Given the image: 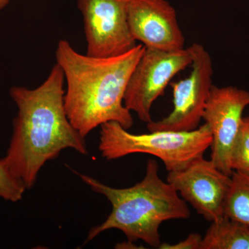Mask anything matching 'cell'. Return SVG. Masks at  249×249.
Here are the masks:
<instances>
[{
	"label": "cell",
	"instance_id": "8992f818",
	"mask_svg": "<svg viewBox=\"0 0 249 249\" xmlns=\"http://www.w3.org/2000/svg\"><path fill=\"white\" fill-rule=\"evenodd\" d=\"M188 47L193 55L191 74L183 80L170 83L173 111L161 120L147 124L150 132H188L199 127L213 85V66L212 58L204 46L196 42Z\"/></svg>",
	"mask_w": 249,
	"mask_h": 249
},
{
	"label": "cell",
	"instance_id": "3957f363",
	"mask_svg": "<svg viewBox=\"0 0 249 249\" xmlns=\"http://www.w3.org/2000/svg\"><path fill=\"white\" fill-rule=\"evenodd\" d=\"M158 170L157 160H148L142 181L121 189L73 170L93 192L106 196L112 207L106 220L89 231L86 242L93 240L101 232L117 229L124 232L130 242L142 240L158 249L161 244L160 228L162 223L191 217L186 201L180 197L171 184L160 178Z\"/></svg>",
	"mask_w": 249,
	"mask_h": 249
},
{
	"label": "cell",
	"instance_id": "9a60e30c",
	"mask_svg": "<svg viewBox=\"0 0 249 249\" xmlns=\"http://www.w3.org/2000/svg\"><path fill=\"white\" fill-rule=\"evenodd\" d=\"M202 237L199 234H190L185 240L177 244L170 245L168 243L160 244V249H200Z\"/></svg>",
	"mask_w": 249,
	"mask_h": 249
},
{
	"label": "cell",
	"instance_id": "5b68a950",
	"mask_svg": "<svg viewBox=\"0 0 249 249\" xmlns=\"http://www.w3.org/2000/svg\"><path fill=\"white\" fill-rule=\"evenodd\" d=\"M189 47L177 51L145 48L129 78L124 105L142 122H151V109L172 79L191 65Z\"/></svg>",
	"mask_w": 249,
	"mask_h": 249
},
{
	"label": "cell",
	"instance_id": "5bb4252c",
	"mask_svg": "<svg viewBox=\"0 0 249 249\" xmlns=\"http://www.w3.org/2000/svg\"><path fill=\"white\" fill-rule=\"evenodd\" d=\"M231 167L232 172L249 176V127L245 120L232 148Z\"/></svg>",
	"mask_w": 249,
	"mask_h": 249
},
{
	"label": "cell",
	"instance_id": "6da1fadb",
	"mask_svg": "<svg viewBox=\"0 0 249 249\" xmlns=\"http://www.w3.org/2000/svg\"><path fill=\"white\" fill-rule=\"evenodd\" d=\"M65 75L55 63L45 81L35 88L14 86L10 96L17 106L13 134L4 158L27 189L49 160L65 149L88 154L85 137L67 117L65 107Z\"/></svg>",
	"mask_w": 249,
	"mask_h": 249
},
{
	"label": "cell",
	"instance_id": "7c38bea8",
	"mask_svg": "<svg viewBox=\"0 0 249 249\" xmlns=\"http://www.w3.org/2000/svg\"><path fill=\"white\" fill-rule=\"evenodd\" d=\"M224 217L249 227V176L233 171L231 184L226 199Z\"/></svg>",
	"mask_w": 249,
	"mask_h": 249
},
{
	"label": "cell",
	"instance_id": "e0dca14e",
	"mask_svg": "<svg viewBox=\"0 0 249 249\" xmlns=\"http://www.w3.org/2000/svg\"><path fill=\"white\" fill-rule=\"evenodd\" d=\"M244 120H245L246 124H248L249 127V114L247 116V117L244 118Z\"/></svg>",
	"mask_w": 249,
	"mask_h": 249
},
{
	"label": "cell",
	"instance_id": "4fadbf2b",
	"mask_svg": "<svg viewBox=\"0 0 249 249\" xmlns=\"http://www.w3.org/2000/svg\"><path fill=\"white\" fill-rule=\"evenodd\" d=\"M27 187L10 168L4 157L0 158V198L11 202L22 199Z\"/></svg>",
	"mask_w": 249,
	"mask_h": 249
},
{
	"label": "cell",
	"instance_id": "9c48e42d",
	"mask_svg": "<svg viewBox=\"0 0 249 249\" xmlns=\"http://www.w3.org/2000/svg\"><path fill=\"white\" fill-rule=\"evenodd\" d=\"M167 182L206 220L212 222L224 217L231 176L218 169L211 160L201 157L184 169L168 172Z\"/></svg>",
	"mask_w": 249,
	"mask_h": 249
},
{
	"label": "cell",
	"instance_id": "7a4b0ae2",
	"mask_svg": "<svg viewBox=\"0 0 249 249\" xmlns=\"http://www.w3.org/2000/svg\"><path fill=\"white\" fill-rule=\"evenodd\" d=\"M145 50L140 44L127 53L96 58L77 52L67 40L59 41L56 63L65 75V107L67 117L83 137L107 122L129 129L132 113L124 106L129 78Z\"/></svg>",
	"mask_w": 249,
	"mask_h": 249
},
{
	"label": "cell",
	"instance_id": "30bf717a",
	"mask_svg": "<svg viewBox=\"0 0 249 249\" xmlns=\"http://www.w3.org/2000/svg\"><path fill=\"white\" fill-rule=\"evenodd\" d=\"M127 16L132 37L145 48L184 49L176 11L166 0H127Z\"/></svg>",
	"mask_w": 249,
	"mask_h": 249
},
{
	"label": "cell",
	"instance_id": "8fae6325",
	"mask_svg": "<svg viewBox=\"0 0 249 249\" xmlns=\"http://www.w3.org/2000/svg\"><path fill=\"white\" fill-rule=\"evenodd\" d=\"M200 249H249V227L224 216L211 222Z\"/></svg>",
	"mask_w": 249,
	"mask_h": 249
},
{
	"label": "cell",
	"instance_id": "2e32d148",
	"mask_svg": "<svg viewBox=\"0 0 249 249\" xmlns=\"http://www.w3.org/2000/svg\"><path fill=\"white\" fill-rule=\"evenodd\" d=\"M10 0H0V11L6 8Z\"/></svg>",
	"mask_w": 249,
	"mask_h": 249
},
{
	"label": "cell",
	"instance_id": "277c9868",
	"mask_svg": "<svg viewBox=\"0 0 249 249\" xmlns=\"http://www.w3.org/2000/svg\"><path fill=\"white\" fill-rule=\"evenodd\" d=\"M100 127L98 149L103 158L111 160L132 154H147L161 160L168 172L184 169L193 160L204 157L213 141L206 123L188 132L154 131L142 134L130 133L113 121Z\"/></svg>",
	"mask_w": 249,
	"mask_h": 249
},
{
	"label": "cell",
	"instance_id": "52a82bcc",
	"mask_svg": "<svg viewBox=\"0 0 249 249\" xmlns=\"http://www.w3.org/2000/svg\"><path fill=\"white\" fill-rule=\"evenodd\" d=\"M83 16L86 55L109 58L137 45L127 22V0H77Z\"/></svg>",
	"mask_w": 249,
	"mask_h": 249
},
{
	"label": "cell",
	"instance_id": "ba28073f",
	"mask_svg": "<svg viewBox=\"0 0 249 249\" xmlns=\"http://www.w3.org/2000/svg\"><path fill=\"white\" fill-rule=\"evenodd\" d=\"M249 106V91L235 87L213 85L202 119L212 134L211 160L223 173L231 176V157Z\"/></svg>",
	"mask_w": 249,
	"mask_h": 249
}]
</instances>
